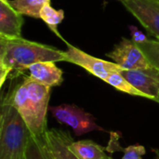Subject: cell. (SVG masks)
I'll list each match as a JSON object with an SVG mask.
<instances>
[{"mask_svg":"<svg viewBox=\"0 0 159 159\" xmlns=\"http://www.w3.org/2000/svg\"><path fill=\"white\" fill-rule=\"evenodd\" d=\"M41 61H66L65 51L22 37H0V86L13 71H23Z\"/></svg>","mask_w":159,"mask_h":159,"instance_id":"obj_1","label":"cell"},{"mask_svg":"<svg viewBox=\"0 0 159 159\" xmlns=\"http://www.w3.org/2000/svg\"><path fill=\"white\" fill-rule=\"evenodd\" d=\"M50 91V87L28 77L7 96L25 121L31 133L35 136H44L47 131L46 122Z\"/></svg>","mask_w":159,"mask_h":159,"instance_id":"obj_2","label":"cell"},{"mask_svg":"<svg viewBox=\"0 0 159 159\" xmlns=\"http://www.w3.org/2000/svg\"><path fill=\"white\" fill-rule=\"evenodd\" d=\"M25 121L7 98L0 113V159H22L31 136Z\"/></svg>","mask_w":159,"mask_h":159,"instance_id":"obj_3","label":"cell"},{"mask_svg":"<svg viewBox=\"0 0 159 159\" xmlns=\"http://www.w3.org/2000/svg\"><path fill=\"white\" fill-rule=\"evenodd\" d=\"M53 117L60 123L65 124L73 129L77 136L91 132L93 130L103 129L96 124L94 117L83 109L73 104H61L49 108Z\"/></svg>","mask_w":159,"mask_h":159,"instance_id":"obj_4","label":"cell"},{"mask_svg":"<svg viewBox=\"0 0 159 159\" xmlns=\"http://www.w3.org/2000/svg\"><path fill=\"white\" fill-rule=\"evenodd\" d=\"M107 57L125 70L145 71L154 67L138 43L127 38H123Z\"/></svg>","mask_w":159,"mask_h":159,"instance_id":"obj_5","label":"cell"},{"mask_svg":"<svg viewBox=\"0 0 159 159\" xmlns=\"http://www.w3.org/2000/svg\"><path fill=\"white\" fill-rule=\"evenodd\" d=\"M67 45L68 49L65 51L66 61L84 68L89 73L103 81H105L112 73L119 72L123 69L115 62L93 57L70 44Z\"/></svg>","mask_w":159,"mask_h":159,"instance_id":"obj_6","label":"cell"},{"mask_svg":"<svg viewBox=\"0 0 159 159\" xmlns=\"http://www.w3.org/2000/svg\"><path fill=\"white\" fill-rule=\"evenodd\" d=\"M140 23L159 41V1L119 0Z\"/></svg>","mask_w":159,"mask_h":159,"instance_id":"obj_7","label":"cell"},{"mask_svg":"<svg viewBox=\"0 0 159 159\" xmlns=\"http://www.w3.org/2000/svg\"><path fill=\"white\" fill-rule=\"evenodd\" d=\"M43 138L52 159H78L69 147L74 142L69 132L57 129H47Z\"/></svg>","mask_w":159,"mask_h":159,"instance_id":"obj_8","label":"cell"},{"mask_svg":"<svg viewBox=\"0 0 159 159\" xmlns=\"http://www.w3.org/2000/svg\"><path fill=\"white\" fill-rule=\"evenodd\" d=\"M23 18L7 0H0V37H21Z\"/></svg>","mask_w":159,"mask_h":159,"instance_id":"obj_9","label":"cell"},{"mask_svg":"<svg viewBox=\"0 0 159 159\" xmlns=\"http://www.w3.org/2000/svg\"><path fill=\"white\" fill-rule=\"evenodd\" d=\"M27 70L30 72L29 77L32 80L50 88L60 86L63 81L62 71L57 67L54 61L37 62Z\"/></svg>","mask_w":159,"mask_h":159,"instance_id":"obj_10","label":"cell"},{"mask_svg":"<svg viewBox=\"0 0 159 159\" xmlns=\"http://www.w3.org/2000/svg\"><path fill=\"white\" fill-rule=\"evenodd\" d=\"M120 74L138 90L146 94L154 101L158 94V87L154 76L147 71L121 69Z\"/></svg>","mask_w":159,"mask_h":159,"instance_id":"obj_11","label":"cell"},{"mask_svg":"<svg viewBox=\"0 0 159 159\" xmlns=\"http://www.w3.org/2000/svg\"><path fill=\"white\" fill-rule=\"evenodd\" d=\"M69 147L78 159H108L109 157L104 147L89 140L73 142Z\"/></svg>","mask_w":159,"mask_h":159,"instance_id":"obj_12","label":"cell"},{"mask_svg":"<svg viewBox=\"0 0 159 159\" xmlns=\"http://www.w3.org/2000/svg\"><path fill=\"white\" fill-rule=\"evenodd\" d=\"M22 159H52L46 146L43 136L31 134Z\"/></svg>","mask_w":159,"mask_h":159,"instance_id":"obj_13","label":"cell"},{"mask_svg":"<svg viewBox=\"0 0 159 159\" xmlns=\"http://www.w3.org/2000/svg\"><path fill=\"white\" fill-rule=\"evenodd\" d=\"M9 3L20 14L40 19L42 7L50 0H11Z\"/></svg>","mask_w":159,"mask_h":159,"instance_id":"obj_14","label":"cell"},{"mask_svg":"<svg viewBox=\"0 0 159 159\" xmlns=\"http://www.w3.org/2000/svg\"><path fill=\"white\" fill-rule=\"evenodd\" d=\"M105 82L109 85H111L112 87H114L115 89H116L119 91H122L124 93L132 95V96H138V97H143V98H146L149 99V97L143 93L142 91L138 90L136 88H134L121 74L120 71L119 72H115L112 73L105 80ZM150 100V99H149Z\"/></svg>","mask_w":159,"mask_h":159,"instance_id":"obj_15","label":"cell"},{"mask_svg":"<svg viewBox=\"0 0 159 159\" xmlns=\"http://www.w3.org/2000/svg\"><path fill=\"white\" fill-rule=\"evenodd\" d=\"M64 18V11L62 9L57 10L54 7H51L50 3L46 4L40 12V19H42L47 25L50 28V30L52 32L55 33L56 35H58L60 38H61L63 40V38L61 37V34L58 32V25L62 21Z\"/></svg>","mask_w":159,"mask_h":159,"instance_id":"obj_16","label":"cell"},{"mask_svg":"<svg viewBox=\"0 0 159 159\" xmlns=\"http://www.w3.org/2000/svg\"><path fill=\"white\" fill-rule=\"evenodd\" d=\"M137 43L146 55L151 64L156 69L159 70V45L157 41L144 39L137 41Z\"/></svg>","mask_w":159,"mask_h":159,"instance_id":"obj_17","label":"cell"},{"mask_svg":"<svg viewBox=\"0 0 159 159\" xmlns=\"http://www.w3.org/2000/svg\"><path fill=\"white\" fill-rule=\"evenodd\" d=\"M122 150L124 153L122 159H143V157L146 153L144 146L141 144L129 145Z\"/></svg>","mask_w":159,"mask_h":159,"instance_id":"obj_18","label":"cell"},{"mask_svg":"<svg viewBox=\"0 0 159 159\" xmlns=\"http://www.w3.org/2000/svg\"><path fill=\"white\" fill-rule=\"evenodd\" d=\"M147 71H148V72L153 75V76H154V78L156 79V81H157V87H158V94H157V98H156L154 101L159 103V70L156 69L155 67H153V68H151V69H149V70H147Z\"/></svg>","mask_w":159,"mask_h":159,"instance_id":"obj_19","label":"cell"},{"mask_svg":"<svg viewBox=\"0 0 159 159\" xmlns=\"http://www.w3.org/2000/svg\"><path fill=\"white\" fill-rule=\"evenodd\" d=\"M154 153L156 155V159H159V149L154 150Z\"/></svg>","mask_w":159,"mask_h":159,"instance_id":"obj_20","label":"cell"},{"mask_svg":"<svg viewBox=\"0 0 159 159\" xmlns=\"http://www.w3.org/2000/svg\"><path fill=\"white\" fill-rule=\"evenodd\" d=\"M108 159H114V158H113V157H108Z\"/></svg>","mask_w":159,"mask_h":159,"instance_id":"obj_21","label":"cell"},{"mask_svg":"<svg viewBox=\"0 0 159 159\" xmlns=\"http://www.w3.org/2000/svg\"><path fill=\"white\" fill-rule=\"evenodd\" d=\"M157 43H158V45H159V41L158 40H157Z\"/></svg>","mask_w":159,"mask_h":159,"instance_id":"obj_22","label":"cell"},{"mask_svg":"<svg viewBox=\"0 0 159 159\" xmlns=\"http://www.w3.org/2000/svg\"><path fill=\"white\" fill-rule=\"evenodd\" d=\"M157 1H159V0H157Z\"/></svg>","mask_w":159,"mask_h":159,"instance_id":"obj_23","label":"cell"}]
</instances>
